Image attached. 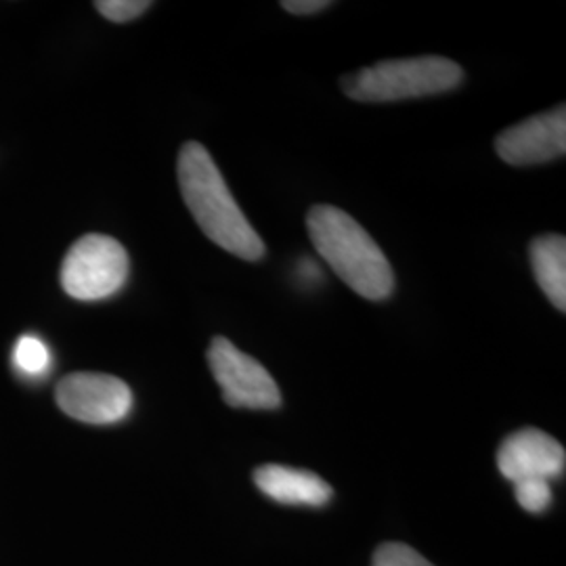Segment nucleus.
<instances>
[{"instance_id": "nucleus-15", "label": "nucleus", "mask_w": 566, "mask_h": 566, "mask_svg": "<svg viewBox=\"0 0 566 566\" xmlns=\"http://www.w3.org/2000/svg\"><path fill=\"white\" fill-rule=\"evenodd\" d=\"M282 7L292 15H313V13H319L327 7H332V2H327V0H285L282 2Z\"/></svg>"}, {"instance_id": "nucleus-11", "label": "nucleus", "mask_w": 566, "mask_h": 566, "mask_svg": "<svg viewBox=\"0 0 566 566\" xmlns=\"http://www.w3.org/2000/svg\"><path fill=\"white\" fill-rule=\"evenodd\" d=\"M15 369L28 378H42L51 369V353L36 336H21L13 348Z\"/></svg>"}, {"instance_id": "nucleus-2", "label": "nucleus", "mask_w": 566, "mask_h": 566, "mask_svg": "<svg viewBox=\"0 0 566 566\" xmlns=\"http://www.w3.org/2000/svg\"><path fill=\"white\" fill-rule=\"evenodd\" d=\"M306 231L317 254L353 292L380 303L392 296L395 273L382 248L348 212L336 206H313Z\"/></svg>"}, {"instance_id": "nucleus-13", "label": "nucleus", "mask_w": 566, "mask_h": 566, "mask_svg": "<svg viewBox=\"0 0 566 566\" xmlns=\"http://www.w3.org/2000/svg\"><path fill=\"white\" fill-rule=\"evenodd\" d=\"M371 566H434L426 560L422 554H418L413 547L405 544H382L374 554Z\"/></svg>"}, {"instance_id": "nucleus-6", "label": "nucleus", "mask_w": 566, "mask_h": 566, "mask_svg": "<svg viewBox=\"0 0 566 566\" xmlns=\"http://www.w3.org/2000/svg\"><path fill=\"white\" fill-rule=\"evenodd\" d=\"M61 411L84 424H118L133 409V392L116 376L78 371L55 388Z\"/></svg>"}, {"instance_id": "nucleus-5", "label": "nucleus", "mask_w": 566, "mask_h": 566, "mask_svg": "<svg viewBox=\"0 0 566 566\" xmlns=\"http://www.w3.org/2000/svg\"><path fill=\"white\" fill-rule=\"evenodd\" d=\"M208 365L217 385L223 390L224 403L243 409L282 407V392L273 376L229 338H212L208 348Z\"/></svg>"}, {"instance_id": "nucleus-9", "label": "nucleus", "mask_w": 566, "mask_h": 566, "mask_svg": "<svg viewBox=\"0 0 566 566\" xmlns=\"http://www.w3.org/2000/svg\"><path fill=\"white\" fill-rule=\"evenodd\" d=\"M254 483L266 497L287 506L322 507L334 495L322 476L290 465H261L254 470Z\"/></svg>"}, {"instance_id": "nucleus-1", "label": "nucleus", "mask_w": 566, "mask_h": 566, "mask_svg": "<svg viewBox=\"0 0 566 566\" xmlns=\"http://www.w3.org/2000/svg\"><path fill=\"white\" fill-rule=\"evenodd\" d=\"M182 202L203 235L233 256L256 263L266 254L263 238L245 219L219 166L202 143H185L177 163Z\"/></svg>"}, {"instance_id": "nucleus-8", "label": "nucleus", "mask_w": 566, "mask_h": 566, "mask_svg": "<svg viewBox=\"0 0 566 566\" xmlns=\"http://www.w3.org/2000/svg\"><path fill=\"white\" fill-rule=\"evenodd\" d=\"M565 447L537 428H523L510 434L497 451V468L512 485L521 481H554L563 476Z\"/></svg>"}, {"instance_id": "nucleus-7", "label": "nucleus", "mask_w": 566, "mask_h": 566, "mask_svg": "<svg viewBox=\"0 0 566 566\" xmlns=\"http://www.w3.org/2000/svg\"><path fill=\"white\" fill-rule=\"evenodd\" d=\"M495 151L510 166H535L565 156V105L506 128L495 139Z\"/></svg>"}, {"instance_id": "nucleus-12", "label": "nucleus", "mask_w": 566, "mask_h": 566, "mask_svg": "<svg viewBox=\"0 0 566 566\" xmlns=\"http://www.w3.org/2000/svg\"><path fill=\"white\" fill-rule=\"evenodd\" d=\"M516 502L531 514H542L552 504V485L547 481H521L514 483Z\"/></svg>"}, {"instance_id": "nucleus-10", "label": "nucleus", "mask_w": 566, "mask_h": 566, "mask_svg": "<svg viewBox=\"0 0 566 566\" xmlns=\"http://www.w3.org/2000/svg\"><path fill=\"white\" fill-rule=\"evenodd\" d=\"M531 266L537 285L560 313L566 311V240L565 235H542L528 248Z\"/></svg>"}, {"instance_id": "nucleus-3", "label": "nucleus", "mask_w": 566, "mask_h": 566, "mask_svg": "<svg viewBox=\"0 0 566 566\" xmlns=\"http://www.w3.org/2000/svg\"><path fill=\"white\" fill-rule=\"evenodd\" d=\"M464 81V70L455 61L426 55L411 60L380 61L344 76V95L353 102L388 103L441 95Z\"/></svg>"}, {"instance_id": "nucleus-4", "label": "nucleus", "mask_w": 566, "mask_h": 566, "mask_svg": "<svg viewBox=\"0 0 566 566\" xmlns=\"http://www.w3.org/2000/svg\"><path fill=\"white\" fill-rule=\"evenodd\" d=\"M128 280V254L118 240L91 233L74 243L61 264V285L76 301H103Z\"/></svg>"}, {"instance_id": "nucleus-14", "label": "nucleus", "mask_w": 566, "mask_h": 566, "mask_svg": "<svg viewBox=\"0 0 566 566\" xmlns=\"http://www.w3.org/2000/svg\"><path fill=\"white\" fill-rule=\"evenodd\" d=\"M95 7L105 20L126 23L143 15L151 7V2L149 0H102V2H95Z\"/></svg>"}]
</instances>
